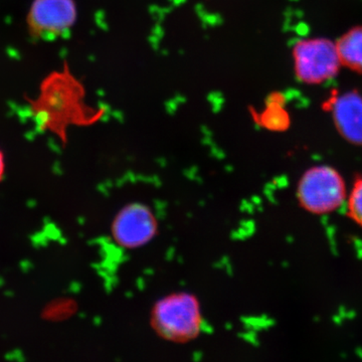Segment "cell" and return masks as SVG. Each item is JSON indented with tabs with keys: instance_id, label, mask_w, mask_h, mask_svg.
Wrapping results in <instances>:
<instances>
[{
	"instance_id": "8fae6325",
	"label": "cell",
	"mask_w": 362,
	"mask_h": 362,
	"mask_svg": "<svg viewBox=\"0 0 362 362\" xmlns=\"http://www.w3.org/2000/svg\"><path fill=\"white\" fill-rule=\"evenodd\" d=\"M4 173H6V159H4V153L0 150V181L4 178Z\"/></svg>"
},
{
	"instance_id": "3957f363",
	"label": "cell",
	"mask_w": 362,
	"mask_h": 362,
	"mask_svg": "<svg viewBox=\"0 0 362 362\" xmlns=\"http://www.w3.org/2000/svg\"><path fill=\"white\" fill-rule=\"evenodd\" d=\"M345 181L337 169L318 165L305 171L297 185V199L305 211L314 214L333 213L346 202Z\"/></svg>"
},
{
	"instance_id": "9c48e42d",
	"label": "cell",
	"mask_w": 362,
	"mask_h": 362,
	"mask_svg": "<svg viewBox=\"0 0 362 362\" xmlns=\"http://www.w3.org/2000/svg\"><path fill=\"white\" fill-rule=\"evenodd\" d=\"M346 204L349 218L362 228V176L354 183L347 195Z\"/></svg>"
},
{
	"instance_id": "5b68a950",
	"label": "cell",
	"mask_w": 362,
	"mask_h": 362,
	"mask_svg": "<svg viewBox=\"0 0 362 362\" xmlns=\"http://www.w3.org/2000/svg\"><path fill=\"white\" fill-rule=\"evenodd\" d=\"M159 230L157 216L151 207L141 202H133L119 209L111 223L114 243L124 250L146 246Z\"/></svg>"
},
{
	"instance_id": "7a4b0ae2",
	"label": "cell",
	"mask_w": 362,
	"mask_h": 362,
	"mask_svg": "<svg viewBox=\"0 0 362 362\" xmlns=\"http://www.w3.org/2000/svg\"><path fill=\"white\" fill-rule=\"evenodd\" d=\"M78 90L80 86L69 74H54L42 83L39 96L32 102L42 129L51 131L66 141V127L76 123L70 110L78 106L71 105L78 100V96L73 97Z\"/></svg>"
},
{
	"instance_id": "8992f818",
	"label": "cell",
	"mask_w": 362,
	"mask_h": 362,
	"mask_svg": "<svg viewBox=\"0 0 362 362\" xmlns=\"http://www.w3.org/2000/svg\"><path fill=\"white\" fill-rule=\"evenodd\" d=\"M76 21L77 6L74 0H33L26 26L33 39L54 40L70 33Z\"/></svg>"
},
{
	"instance_id": "277c9868",
	"label": "cell",
	"mask_w": 362,
	"mask_h": 362,
	"mask_svg": "<svg viewBox=\"0 0 362 362\" xmlns=\"http://www.w3.org/2000/svg\"><path fill=\"white\" fill-rule=\"evenodd\" d=\"M293 61L298 80L309 85L327 82L342 66L337 44L326 39L300 40L293 49Z\"/></svg>"
},
{
	"instance_id": "6da1fadb",
	"label": "cell",
	"mask_w": 362,
	"mask_h": 362,
	"mask_svg": "<svg viewBox=\"0 0 362 362\" xmlns=\"http://www.w3.org/2000/svg\"><path fill=\"white\" fill-rule=\"evenodd\" d=\"M152 330L161 339L176 344L194 341L204 326L199 298L189 292H173L157 300L150 313Z\"/></svg>"
},
{
	"instance_id": "52a82bcc",
	"label": "cell",
	"mask_w": 362,
	"mask_h": 362,
	"mask_svg": "<svg viewBox=\"0 0 362 362\" xmlns=\"http://www.w3.org/2000/svg\"><path fill=\"white\" fill-rule=\"evenodd\" d=\"M333 121L339 134L362 146V97L356 92L340 95L331 103Z\"/></svg>"
},
{
	"instance_id": "30bf717a",
	"label": "cell",
	"mask_w": 362,
	"mask_h": 362,
	"mask_svg": "<svg viewBox=\"0 0 362 362\" xmlns=\"http://www.w3.org/2000/svg\"><path fill=\"white\" fill-rule=\"evenodd\" d=\"M76 305L73 300L58 299L47 305L44 310V316L47 320L59 321L69 318L75 310Z\"/></svg>"
},
{
	"instance_id": "ba28073f",
	"label": "cell",
	"mask_w": 362,
	"mask_h": 362,
	"mask_svg": "<svg viewBox=\"0 0 362 362\" xmlns=\"http://www.w3.org/2000/svg\"><path fill=\"white\" fill-rule=\"evenodd\" d=\"M337 47L342 66L362 73V26L345 33Z\"/></svg>"
}]
</instances>
